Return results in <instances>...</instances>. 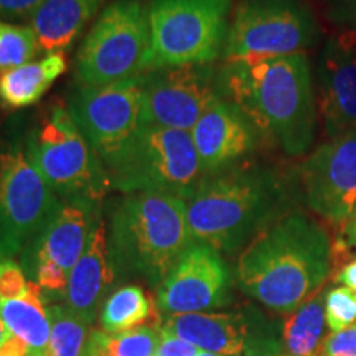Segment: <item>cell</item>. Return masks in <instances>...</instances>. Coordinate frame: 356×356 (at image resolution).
Masks as SVG:
<instances>
[{
  "label": "cell",
  "instance_id": "cell-1",
  "mask_svg": "<svg viewBox=\"0 0 356 356\" xmlns=\"http://www.w3.org/2000/svg\"><path fill=\"white\" fill-rule=\"evenodd\" d=\"M332 256L327 229L305 213H289L248 243L238 261V282L267 309L289 315L322 289Z\"/></svg>",
  "mask_w": 356,
  "mask_h": 356
},
{
  "label": "cell",
  "instance_id": "cell-2",
  "mask_svg": "<svg viewBox=\"0 0 356 356\" xmlns=\"http://www.w3.org/2000/svg\"><path fill=\"white\" fill-rule=\"evenodd\" d=\"M225 99L246 114L257 136L289 157L310 149L317 131L314 83L305 53L259 61H226L220 70Z\"/></svg>",
  "mask_w": 356,
  "mask_h": 356
},
{
  "label": "cell",
  "instance_id": "cell-3",
  "mask_svg": "<svg viewBox=\"0 0 356 356\" xmlns=\"http://www.w3.org/2000/svg\"><path fill=\"white\" fill-rule=\"evenodd\" d=\"M284 198L282 180L270 168L231 167L204 177L186 200L191 239L233 252L270 225Z\"/></svg>",
  "mask_w": 356,
  "mask_h": 356
},
{
  "label": "cell",
  "instance_id": "cell-4",
  "mask_svg": "<svg viewBox=\"0 0 356 356\" xmlns=\"http://www.w3.org/2000/svg\"><path fill=\"white\" fill-rule=\"evenodd\" d=\"M191 243L185 198L126 193L113 204L108 244L114 273L160 286Z\"/></svg>",
  "mask_w": 356,
  "mask_h": 356
},
{
  "label": "cell",
  "instance_id": "cell-5",
  "mask_svg": "<svg viewBox=\"0 0 356 356\" xmlns=\"http://www.w3.org/2000/svg\"><path fill=\"white\" fill-rule=\"evenodd\" d=\"M113 190L190 200L204 173L191 134L145 122L109 170Z\"/></svg>",
  "mask_w": 356,
  "mask_h": 356
},
{
  "label": "cell",
  "instance_id": "cell-6",
  "mask_svg": "<svg viewBox=\"0 0 356 356\" xmlns=\"http://www.w3.org/2000/svg\"><path fill=\"white\" fill-rule=\"evenodd\" d=\"M234 0H147V71L211 65L225 50Z\"/></svg>",
  "mask_w": 356,
  "mask_h": 356
},
{
  "label": "cell",
  "instance_id": "cell-7",
  "mask_svg": "<svg viewBox=\"0 0 356 356\" xmlns=\"http://www.w3.org/2000/svg\"><path fill=\"white\" fill-rule=\"evenodd\" d=\"M25 147L30 162L60 200L97 204L113 190L109 172L65 106H53Z\"/></svg>",
  "mask_w": 356,
  "mask_h": 356
},
{
  "label": "cell",
  "instance_id": "cell-8",
  "mask_svg": "<svg viewBox=\"0 0 356 356\" xmlns=\"http://www.w3.org/2000/svg\"><path fill=\"white\" fill-rule=\"evenodd\" d=\"M150 29L144 0H114L89 30L76 55L78 86L99 88L147 71Z\"/></svg>",
  "mask_w": 356,
  "mask_h": 356
},
{
  "label": "cell",
  "instance_id": "cell-9",
  "mask_svg": "<svg viewBox=\"0 0 356 356\" xmlns=\"http://www.w3.org/2000/svg\"><path fill=\"white\" fill-rule=\"evenodd\" d=\"M317 37L307 0H236L222 55L226 61L287 56L312 47Z\"/></svg>",
  "mask_w": 356,
  "mask_h": 356
},
{
  "label": "cell",
  "instance_id": "cell-10",
  "mask_svg": "<svg viewBox=\"0 0 356 356\" xmlns=\"http://www.w3.org/2000/svg\"><path fill=\"white\" fill-rule=\"evenodd\" d=\"M68 111L109 172L145 124L142 76L99 88L78 86Z\"/></svg>",
  "mask_w": 356,
  "mask_h": 356
},
{
  "label": "cell",
  "instance_id": "cell-11",
  "mask_svg": "<svg viewBox=\"0 0 356 356\" xmlns=\"http://www.w3.org/2000/svg\"><path fill=\"white\" fill-rule=\"evenodd\" d=\"M60 198L30 162L25 144L0 150V259L35 239Z\"/></svg>",
  "mask_w": 356,
  "mask_h": 356
},
{
  "label": "cell",
  "instance_id": "cell-12",
  "mask_svg": "<svg viewBox=\"0 0 356 356\" xmlns=\"http://www.w3.org/2000/svg\"><path fill=\"white\" fill-rule=\"evenodd\" d=\"M142 91L145 122L186 132L222 97L220 71L213 65L149 70L142 74Z\"/></svg>",
  "mask_w": 356,
  "mask_h": 356
},
{
  "label": "cell",
  "instance_id": "cell-13",
  "mask_svg": "<svg viewBox=\"0 0 356 356\" xmlns=\"http://www.w3.org/2000/svg\"><path fill=\"white\" fill-rule=\"evenodd\" d=\"M310 210L343 229L356 204V129L320 145L302 165Z\"/></svg>",
  "mask_w": 356,
  "mask_h": 356
},
{
  "label": "cell",
  "instance_id": "cell-14",
  "mask_svg": "<svg viewBox=\"0 0 356 356\" xmlns=\"http://www.w3.org/2000/svg\"><path fill=\"white\" fill-rule=\"evenodd\" d=\"M229 287V269L220 252L191 243L160 282L157 304L168 315L210 312L228 302Z\"/></svg>",
  "mask_w": 356,
  "mask_h": 356
},
{
  "label": "cell",
  "instance_id": "cell-15",
  "mask_svg": "<svg viewBox=\"0 0 356 356\" xmlns=\"http://www.w3.org/2000/svg\"><path fill=\"white\" fill-rule=\"evenodd\" d=\"M162 332L184 338L202 351L221 356H282L277 337L269 335L246 312H200L170 315Z\"/></svg>",
  "mask_w": 356,
  "mask_h": 356
},
{
  "label": "cell",
  "instance_id": "cell-16",
  "mask_svg": "<svg viewBox=\"0 0 356 356\" xmlns=\"http://www.w3.org/2000/svg\"><path fill=\"white\" fill-rule=\"evenodd\" d=\"M318 88L325 136L335 139L356 129V32L340 33L325 43Z\"/></svg>",
  "mask_w": 356,
  "mask_h": 356
},
{
  "label": "cell",
  "instance_id": "cell-17",
  "mask_svg": "<svg viewBox=\"0 0 356 356\" xmlns=\"http://www.w3.org/2000/svg\"><path fill=\"white\" fill-rule=\"evenodd\" d=\"M204 177L236 167L256 149V129L234 102L220 97L191 129Z\"/></svg>",
  "mask_w": 356,
  "mask_h": 356
},
{
  "label": "cell",
  "instance_id": "cell-18",
  "mask_svg": "<svg viewBox=\"0 0 356 356\" xmlns=\"http://www.w3.org/2000/svg\"><path fill=\"white\" fill-rule=\"evenodd\" d=\"M0 320L22 341L26 356H47L51 337L50 310L37 284L15 261L0 259Z\"/></svg>",
  "mask_w": 356,
  "mask_h": 356
},
{
  "label": "cell",
  "instance_id": "cell-19",
  "mask_svg": "<svg viewBox=\"0 0 356 356\" xmlns=\"http://www.w3.org/2000/svg\"><path fill=\"white\" fill-rule=\"evenodd\" d=\"M96 207L83 200H60L56 210L35 236V269L50 266L66 275L71 274L99 220Z\"/></svg>",
  "mask_w": 356,
  "mask_h": 356
},
{
  "label": "cell",
  "instance_id": "cell-20",
  "mask_svg": "<svg viewBox=\"0 0 356 356\" xmlns=\"http://www.w3.org/2000/svg\"><path fill=\"white\" fill-rule=\"evenodd\" d=\"M114 274L109 254L108 229L99 218L86 249L70 274L65 291L66 309L73 312L83 322H91L101 297L113 284Z\"/></svg>",
  "mask_w": 356,
  "mask_h": 356
},
{
  "label": "cell",
  "instance_id": "cell-21",
  "mask_svg": "<svg viewBox=\"0 0 356 356\" xmlns=\"http://www.w3.org/2000/svg\"><path fill=\"white\" fill-rule=\"evenodd\" d=\"M102 3L104 0H44L30 19L40 51H68Z\"/></svg>",
  "mask_w": 356,
  "mask_h": 356
},
{
  "label": "cell",
  "instance_id": "cell-22",
  "mask_svg": "<svg viewBox=\"0 0 356 356\" xmlns=\"http://www.w3.org/2000/svg\"><path fill=\"white\" fill-rule=\"evenodd\" d=\"M68 70L65 53L44 55L0 73V104L7 109H24L38 102L51 84Z\"/></svg>",
  "mask_w": 356,
  "mask_h": 356
},
{
  "label": "cell",
  "instance_id": "cell-23",
  "mask_svg": "<svg viewBox=\"0 0 356 356\" xmlns=\"http://www.w3.org/2000/svg\"><path fill=\"white\" fill-rule=\"evenodd\" d=\"M323 297L325 293L318 291L289 314L282 330V356H322L327 325Z\"/></svg>",
  "mask_w": 356,
  "mask_h": 356
},
{
  "label": "cell",
  "instance_id": "cell-24",
  "mask_svg": "<svg viewBox=\"0 0 356 356\" xmlns=\"http://www.w3.org/2000/svg\"><path fill=\"white\" fill-rule=\"evenodd\" d=\"M152 305L144 289L124 286L111 293L101 310V325L106 333H121L142 327L150 317Z\"/></svg>",
  "mask_w": 356,
  "mask_h": 356
},
{
  "label": "cell",
  "instance_id": "cell-25",
  "mask_svg": "<svg viewBox=\"0 0 356 356\" xmlns=\"http://www.w3.org/2000/svg\"><path fill=\"white\" fill-rule=\"evenodd\" d=\"M162 330L154 325H142L121 333H92L88 341L89 356H155Z\"/></svg>",
  "mask_w": 356,
  "mask_h": 356
},
{
  "label": "cell",
  "instance_id": "cell-26",
  "mask_svg": "<svg viewBox=\"0 0 356 356\" xmlns=\"http://www.w3.org/2000/svg\"><path fill=\"white\" fill-rule=\"evenodd\" d=\"M51 337L47 356H83L86 346V322L66 307H51Z\"/></svg>",
  "mask_w": 356,
  "mask_h": 356
},
{
  "label": "cell",
  "instance_id": "cell-27",
  "mask_svg": "<svg viewBox=\"0 0 356 356\" xmlns=\"http://www.w3.org/2000/svg\"><path fill=\"white\" fill-rule=\"evenodd\" d=\"M40 53L30 26L0 20V73L30 63Z\"/></svg>",
  "mask_w": 356,
  "mask_h": 356
},
{
  "label": "cell",
  "instance_id": "cell-28",
  "mask_svg": "<svg viewBox=\"0 0 356 356\" xmlns=\"http://www.w3.org/2000/svg\"><path fill=\"white\" fill-rule=\"evenodd\" d=\"M325 323L332 333L356 323V292L348 287H335L325 292Z\"/></svg>",
  "mask_w": 356,
  "mask_h": 356
},
{
  "label": "cell",
  "instance_id": "cell-29",
  "mask_svg": "<svg viewBox=\"0 0 356 356\" xmlns=\"http://www.w3.org/2000/svg\"><path fill=\"white\" fill-rule=\"evenodd\" d=\"M322 356H356V323L325 338Z\"/></svg>",
  "mask_w": 356,
  "mask_h": 356
},
{
  "label": "cell",
  "instance_id": "cell-30",
  "mask_svg": "<svg viewBox=\"0 0 356 356\" xmlns=\"http://www.w3.org/2000/svg\"><path fill=\"white\" fill-rule=\"evenodd\" d=\"M44 0H0V20L32 19Z\"/></svg>",
  "mask_w": 356,
  "mask_h": 356
},
{
  "label": "cell",
  "instance_id": "cell-31",
  "mask_svg": "<svg viewBox=\"0 0 356 356\" xmlns=\"http://www.w3.org/2000/svg\"><path fill=\"white\" fill-rule=\"evenodd\" d=\"M200 350L193 346L184 338H178L170 333L162 332V338H160V345L155 356H197Z\"/></svg>",
  "mask_w": 356,
  "mask_h": 356
},
{
  "label": "cell",
  "instance_id": "cell-32",
  "mask_svg": "<svg viewBox=\"0 0 356 356\" xmlns=\"http://www.w3.org/2000/svg\"><path fill=\"white\" fill-rule=\"evenodd\" d=\"M327 15L337 25H356V0H327Z\"/></svg>",
  "mask_w": 356,
  "mask_h": 356
},
{
  "label": "cell",
  "instance_id": "cell-33",
  "mask_svg": "<svg viewBox=\"0 0 356 356\" xmlns=\"http://www.w3.org/2000/svg\"><path fill=\"white\" fill-rule=\"evenodd\" d=\"M335 280L356 292V259L341 267V269L338 270Z\"/></svg>",
  "mask_w": 356,
  "mask_h": 356
},
{
  "label": "cell",
  "instance_id": "cell-34",
  "mask_svg": "<svg viewBox=\"0 0 356 356\" xmlns=\"http://www.w3.org/2000/svg\"><path fill=\"white\" fill-rule=\"evenodd\" d=\"M343 231V238H341V244L345 248H351L356 246V204L353 208V213H351L350 220L346 221L345 228L341 229Z\"/></svg>",
  "mask_w": 356,
  "mask_h": 356
},
{
  "label": "cell",
  "instance_id": "cell-35",
  "mask_svg": "<svg viewBox=\"0 0 356 356\" xmlns=\"http://www.w3.org/2000/svg\"><path fill=\"white\" fill-rule=\"evenodd\" d=\"M0 356H26V350L22 341L15 337H10V340L0 348Z\"/></svg>",
  "mask_w": 356,
  "mask_h": 356
},
{
  "label": "cell",
  "instance_id": "cell-36",
  "mask_svg": "<svg viewBox=\"0 0 356 356\" xmlns=\"http://www.w3.org/2000/svg\"><path fill=\"white\" fill-rule=\"evenodd\" d=\"M10 337H12L10 332L7 330L6 325H3L2 320H0V348H2V346L6 345L8 340H10Z\"/></svg>",
  "mask_w": 356,
  "mask_h": 356
},
{
  "label": "cell",
  "instance_id": "cell-37",
  "mask_svg": "<svg viewBox=\"0 0 356 356\" xmlns=\"http://www.w3.org/2000/svg\"><path fill=\"white\" fill-rule=\"evenodd\" d=\"M197 356H221V355H215V353H210V351H202V350H200V353Z\"/></svg>",
  "mask_w": 356,
  "mask_h": 356
}]
</instances>
